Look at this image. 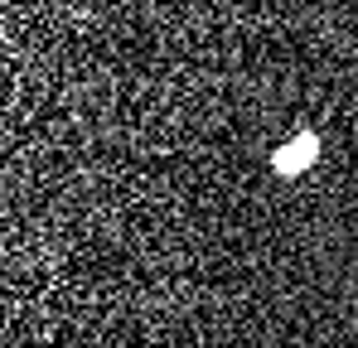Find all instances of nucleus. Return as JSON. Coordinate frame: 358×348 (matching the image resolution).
Listing matches in <instances>:
<instances>
[{
  "instance_id": "obj_1",
  "label": "nucleus",
  "mask_w": 358,
  "mask_h": 348,
  "mask_svg": "<svg viewBox=\"0 0 358 348\" xmlns=\"http://www.w3.org/2000/svg\"><path fill=\"white\" fill-rule=\"evenodd\" d=\"M315 160H320V136H315V131H296V136H291V140L271 155L276 174H286V179H291V174H300V170H310Z\"/></svg>"
}]
</instances>
